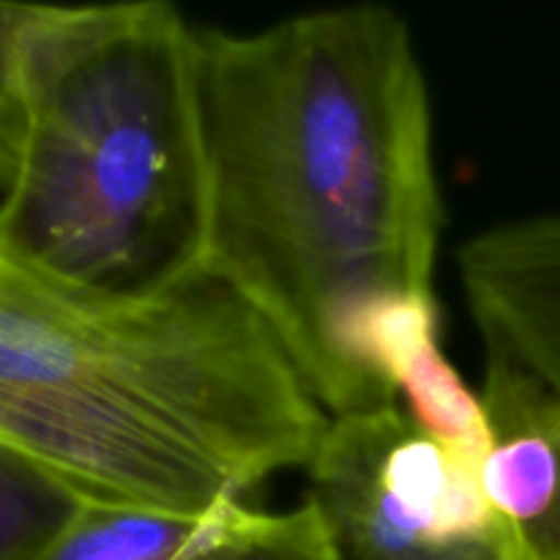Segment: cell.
I'll list each match as a JSON object with an SVG mask.
<instances>
[{
    "label": "cell",
    "instance_id": "cell-4",
    "mask_svg": "<svg viewBox=\"0 0 560 560\" xmlns=\"http://www.w3.org/2000/svg\"><path fill=\"white\" fill-rule=\"evenodd\" d=\"M306 470L345 560H503L479 470L399 402L328 416Z\"/></svg>",
    "mask_w": 560,
    "mask_h": 560
},
{
    "label": "cell",
    "instance_id": "cell-7",
    "mask_svg": "<svg viewBox=\"0 0 560 560\" xmlns=\"http://www.w3.org/2000/svg\"><path fill=\"white\" fill-rule=\"evenodd\" d=\"M457 266L487 355L560 394V217L485 230Z\"/></svg>",
    "mask_w": 560,
    "mask_h": 560
},
{
    "label": "cell",
    "instance_id": "cell-2",
    "mask_svg": "<svg viewBox=\"0 0 560 560\" xmlns=\"http://www.w3.org/2000/svg\"><path fill=\"white\" fill-rule=\"evenodd\" d=\"M328 416L213 277L148 301L0 260V446L88 501L206 514L312 463Z\"/></svg>",
    "mask_w": 560,
    "mask_h": 560
},
{
    "label": "cell",
    "instance_id": "cell-9",
    "mask_svg": "<svg viewBox=\"0 0 560 560\" xmlns=\"http://www.w3.org/2000/svg\"><path fill=\"white\" fill-rule=\"evenodd\" d=\"M88 498L0 446V560H44Z\"/></svg>",
    "mask_w": 560,
    "mask_h": 560
},
{
    "label": "cell",
    "instance_id": "cell-6",
    "mask_svg": "<svg viewBox=\"0 0 560 560\" xmlns=\"http://www.w3.org/2000/svg\"><path fill=\"white\" fill-rule=\"evenodd\" d=\"M490 448L479 485L503 560H560V394L487 355Z\"/></svg>",
    "mask_w": 560,
    "mask_h": 560
},
{
    "label": "cell",
    "instance_id": "cell-3",
    "mask_svg": "<svg viewBox=\"0 0 560 560\" xmlns=\"http://www.w3.org/2000/svg\"><path fill=\"white\" fill-rule=\"evenodd\" d=\"M197 25L162 0H0V252L109 301L206 273Z\"/></svg>",
    "mask_w": 560,
    "mask_h": 560
},
{
    "label": "cell",
    "instance_id": "cell-5",
    "mask_svg": "<svg viewBox=\"0 0 560 560\" xmlns=\"http://www.w3.org/2000/svg\"><path fill=\"white\" fill-rule=\"evenodd\" d=\"M44 560H345L317 503L170 514L85 501Z\"/></svg>",
    "mask_w": 560,
    "mask_h": 560
},
{
    "label": "cell",
    "instance_id": "cell-8",
    "mask_svg": "<svg viewBox=\"0 0 560 560\" xmlns=\"http://www.w3.org/2000/svg\"><path fill=\"white\" fill-rule=\"evenodd\" d=\"M361 355L375 381L416 427L479 470L490 448L485 399L441 348V310L432 295H399L377 306L361 331Z\"/></svg>",
    "mask_w": 560,
    "mask_h": 560
},
{
    "label": "cell",
    "instance_id": "cell-1",
    "mask_svg": "<svg viewBox=\"0 0 560 560\" xmlns=\"http://www.w3.org/2000/svg\"><path fill=\"white\" fill-rule=\"evenodd\" d=\"M206 273L271 328L331 416L397 405L361 355L372 312L435 293L443 202L410 25L388 5L197 25Z\"/></svg>",
    "mask_w": 560,
    "mask_h": 560
}]
</instances>
